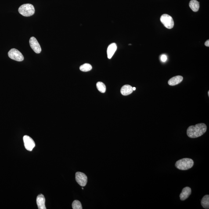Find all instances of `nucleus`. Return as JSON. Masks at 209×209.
Listing matches in <instances>:
<instances>
[{"instance_id":"1","label":"nucleus","mask_w":209,"mask_h":209,"mask_svg":"<svg viewBox=\"0 0 209 209\" xmlns=\"http://www.w3.org/2000/svg\"><path fill=\"white\" fill-rule=\"evenodd\" d=\"M207 130V125L204 123H200L188 127L187 130V134L189 138H197L204 135Z\"/></svg>"},{"instance_id":"2","label":"nucleus","mask_w":209,"mask_h":209,"mask_svg":"<svg viewBox=\"0 0 209 209\" xmlns=\"http://www.w3.org/2000/svg\"><path fill=\"white\" fill-rule=\"evenodd\" d=\"M194 162L192 159L184 158L178 160L175 164L177 168L182 171L189 170L193 167Z\"/></svg>"},{"instance_id":"3","label":"nucleus","mask_w":209,"mask_h":209,"mask_svg":"<svg viewBox=\"0 0 209 209\" xmlns=\"http://www.w3.org/2000/svg\"><path fill=\"white\" fill-rule=\"evenodd\" d=\"M18 11L23 16L29 17L34 14L35 9L34 5L31 4H24L19 8Z\"/></svg>"},{"instance_id":"4","label":"nucleus","mask_w":209,"mask_h":209,"mask_svg":"<svg viewBox=\"0 0 209 209\" xmlns=\"http://www.w3.org/2000/svg\"><path fill=\"white\" fill-rule=\"evenodd\" d=\"M160 21L166 28L171 29L174 27V20L170 15L167 14L163 15L160 18Z\"/></svg>"},{"instance_id":"5","label":"nucleus","mask_w":209,"mask_h":209,"mask_svg":"<svg viewBox=\"0 0 209 209\" xmlns=\"http://www.w3.org/2000/svg\"><path fill=\"white\" fill-rule=\"evenodd\" d=\"M8 56L11 59L17 61L21 62L24 60V57L21 52L15 48H12L8 53Z\"/></svg>"},{"instance_id":"6","label":"nucleus","mask_w":209,"mask_h":209,"mask_svg":"<svg viewBox=\"0 0 209 209\" xmlns=\"http://www.w3.org/2000/svg\"><path fill=\"white\" fill-rule=\"evenodd\" d=\"M76 180L80 186L84 187L87 185L88 178L83 173L78 171L76 174Z\"/></svg>"},{"instance_id":"7","label":"nucleus","mask_w":209,"mask_h":209,"mask_svg":"<svg viewBox=\"0 0 209 209\" xmlns=\"http://www.w3.org/2000/svg\"><path fill=\"white\" fill-rule=\"evenodd\" d=\"M23 139L25 149L29 151H31L35 146L34 141L30 136L27 135L24 136Z\"/></svg>"},{"instance_id":"8","label":"nucleus","mask_w":209,"mask_h":209,"mask_svg":"<svg viewBox=\"0 0 209 209\" xmlns=\"http://www.w3.org/2000/svg\"><path fill=\"white\" fill-rule=\"evenodd\" d=\"M29 43L32 49L36 53H41V46L35 37H31L29 41Z\"/></svg>"},{"instance_id":"9","label":"nucleus","mask_w":209,"mask_h":209,"mask_svg":"<svg viewBox=\"0 0 209 209\" xmlns=\"http://www.w3.org/2000/svg\"><path fill=\"white\" fill-rule=\"evenodd\" d=\"M191 189L189 187H186L183 189L182 192L180 194L181 200L185 201L189 198L191 194Z\"/></svg>"},{"instance_id":"10","label":"nucleus","mask_w":209,"mask_h":209,"mask_svg":"<svg viewBox=\"0 0 209 209\" xmlns=\"http://www.w3.org/2000/svg\"><path fill=\"white\" fill-rule=\"evenodd\" d=\"M45 199L43 195L40 194L37 196V203L39 209H46Z\"/></svg>"},{"instance_id":"11","label":"nucleus","mask_w":209,"mask_h":209,"mask_svg":"<svg viewBox=\"0 0 209 209\" xmlns=\"http://www.w3.org/2000/svg\"><path fill=\"white\" fill-rule=\"evenodd\" d=\"M117 49V46L115 43H112L108 47L107 50V57L109 59H111Z\"/></svg>"},{"instance_id":"12","label":"nucleus","mask_w":209,"mask_h":209,"mask_svg":"<svg viewBox=\"0 0 209 209\" xmlns=\"http://www.w3.org/2000/svg\"><path fill=\"white\" fill-rule=\"evenodd\" d=\"M183 80V77L182 76H177L170 79L168 81V84L170 86H175L181 83Z\"/></svg>"},{"instance_id":"13","label":"nucleus","mask_w":209,"mask_h":209,"mask_svg":"<svg viewBox=\"0 0 209 209\" xmlns=\"http://www.w3.org/2000/svg\"><path fill=\"white\" fill-rule=\"evenodd\" d=\"M132 87L131 86L126 84L123 86L122 87L121 90H120V92L124 96H127L132 93L133 91Z\"/></svg>"},{"instance_id":"14","label":"nucleus","mask_w":209,"mask_h":209,"mask_svg":"<svg viewBox=\"0 0 209 209\" xmlns=\"http://www.w3.org/2000/svg\"><path fill=\"white\" fill-rule=\"evenodd\" d=\"M191 9L194 12H197L200 8L199 2L196 0H191L189 4Z\"/></svg>"},{"instance_id":"15","label":"nucleus","mask_w":209,"mask_h":209,"mask_svg":"<svg viewBox=\"0 0 209 209\" xmlns=\"http://www.w3.org/2000/svg\"><path fill=\"white\" fill-rule=\"evenodd\" d=\"M201 204L202 207L205 209L209 208V196L206 195L202 198L201 201Z\"/></svg>"},{"instance_id":"16","label":"nucleus","mask_w":209,"mask_h":209,"mask_svg":"<svg viewBox=\"0 0 209 209\" xmlns=\"http://www.w3.org/2000/svg\"><path fill=\"white\" fill-rule=\"evenodd\" d=\"M92 66L89 64L86 63L80 66V70L83 72H88L91 70Z\"/></svg>"},{"instance_id":"17","label":"nucleus","mask_w":209,"mask_h":209,"mask_svg":"<svg viewBox=\"0 0 209 209\" xmlns=\"http://www.w3.org/2000/svg\"><path fill=\"white\" fill-rule=\"evenodd\" d=\"M96 87L98 90L102 93H104L106 91V86L103 83L99 82L97 83Z\"/></svg>"},{"instance_id":"18","label":"nucleus","mask_w":209,"mask_h":209,"mask_svg":"<svg viewBox=\"0 0 209 209\" xmlns=\"http://www.w3.org/2000/svg\"><path fill=\"white\" fill-rule=\"evenodd\" d=\"M72 207L73 209H82V205L81 202L78 200H75L72 203Z\"/></svg>"},{"instance_id":"19","label":"nucleus","mask_w":209,"mask_h":209,"mask_svg":"<svg viewBox=\"0 0 209 209\" xmlns=\"http://www.w3.org/2000/svg\"><path fill=\"white\" fill-rule=\"evenodd\" d=\"M160 59H161L162 62H166L167 59V55L164 54L162 55L161 56V57H160Z\"/></svg>"},{"instance_id":"20","label":"nucleus","mask_w":209,"mask_h":209,"mask_svg":"<svg viewBox=\"0 0 209 209\" xmlns=\"http://www.w3.org/2000/svg\"><path fill=\"white\" fill-rule=\"evenodd\" d=\"M205 45L207 47H209V40H208L207 41H206L205 43Z\"/></svg>"},{"instance_id":"21","label":"nucleus","mask_w":209,"mask_h":209,"mask_svg":"<svg viewBox=\"0 0 209 209\" xmlns=\"http://www.w3.org/2000/svg\"><path fill=\"white\" fill-rule=\"evenodd\" d=\"M133 89V90L135 91V90L136 89V88H135V87H133V88H132Z\"/></svg>"},{"instance_id":"22","label":"nucleus","mask_w":209,"mask_h":209,"mask_svg":"<svg viewBox=\"0 0 209 209\" xmlns=\"http://www.w3.org/2000/svg\"><path fill=\"white\" fill-rule=\"evenodd\" d=\"M208 96H209V91H208Z\"/></svg>"},{"instance_id":"23","label":"nucleus","mask_w":209,"mask_h":209,"mask_svg":"<svg viewBox=\"0 0 209 209\" xmlns=\"http://www.w3.org/2000/svg\"><path fill=\"white\" fill-rule=\"evenodd\" d=\"M82 189L83 190V189H84L83 188H82Z\"/></svg>"}]
</instances>
